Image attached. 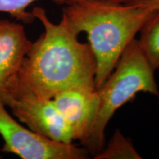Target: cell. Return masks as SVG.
I'll list each match as a JSON object with an SVG mask.
<instances>
[{
    "label": "cell",
    "mask_w": 159,
    "mask_h": 159,
    "mask_svg": "<svg viewBox=\"0 0 159 159\" xmlns=\"http://www.w3.org/2000/svg\"><path fill=\"white\" fill-rule=\"evenodd\" d=\"M32 13L42 24L44 32L32 43L13 95L49 99L66 89H96V61L89 43L79 41V35L63 15L55 24L43 7H34Z\"/></svg>",
    "instance_id": "obj_1"
},
{
    "label": "cell",
    "mask_w": 159,
    "mask_h": 159,
    "mask_svg": "<svg viewBox=\"0 0 159 159\" xmlns=\"http://www.w3.org/2000/svg\"><path fill=\"white\" fill-rule=\"evenodd\" d=\"M66 5L63 15L70 27L77 34L87 35L96 61L94 83L97 90L153 11L133 2L85 1Z\"/></svg>",
    "instance_id": "obj_2"
},
{
    "label": "cell",
    "mask_w": 159,
    "mask_h": 159,
    "mask_svg": "<svg viewBox=\"0 0 159 159\" xmlns=\"http://www.w3.org/2000/svg\"><path fill=\"white\" fill-rule=\"evenodd\" d=\"M152 69L141 50L138 40L129 43L102 87L97 89L99 107L88 134L80 142L95 156L104 148L105 131L116 111L138 93L159 97V90Z\"/></svg>",
    "instance_id": "obj_3"
},
{
    "label": "cell",
    "mask_w": 159,
    "mask_h": 159,
    "mask_svg": "<svg viewBox=\"0 0 159 159\" xmlns=\"http://www.w3.org/2000/svg\"><path fill=\"white\" fill-rule=\"evenodd\" d=\"M0 103V135L4 140L1 152L13 153L22 159H86L85 148L57 142L25 128Z\"/></svg>",
    "instance_id": "obj_4"
},
{
    "label": "cell",
    "mask_w": 159,
    "mask_h": 159,
    "mask_svg": "<svg viewBox=\"0 0 159 159\" xmlns=\"http://www.w3.org/2000/svg\"><path fill=\"white\" fill-rule=\"evenodd\" d=\"M6 106L29 129L57 142L75 141L72 130L55 106L52 99H41L30 94H15Z\"/></svg>",
    "instance_id": "obj_5"
},
{
    "label": "cell",
    "mask_w": 159,
    "mask_h": 159,
    "mask_svg": "<svg viewBox=\"0 0 159 159\" xmlns=\"http://www.w3.org/2000/svg\"><path fill=\"white\" fill-rule=\"evenodd\" d=\"M32 43L21 24L0 20V103L6 106Z\"/></svg>",
    "instance_id": "obj_6"
},
{
    "label": "cell",
    "mask_w": 159,
    "mask_h": 159,
    "mask_svg": "<svg viewBox=\"0 0 159 159\" xmlns=\"http://www.w3.org/2000/svg\"><path fill=\"white\" fill-rule=\"evenodd\" d=\"M54 103L75 135V140H83L96 117L99 95L96 89L72 88L57 94Z\"/></svg>",
    "instance_id": "obj_7"
},
{
    "label": "cell",
    "mask_w": 159,
    "mask_h": 159,
    "mask_svg": "<svg viewBox=\"0 0 159 159\" xmlns=\"http://www.w3.org/2000/svg\"><path fill=\"white\" fill-rule=\"evenodd\" d=\"M139 33L143 55L154 71L159 69V10L151 13Z\"/></svg>",
    "instance_id": "obj_8"
},
{
    "label": "cell",
    "mask_w": 159,
    "mask_h": 159,
    "mask_svg": "<svg viewBox=\"0 0 159 159\" xmlns=\"http://www.w3.org/2000/svg\"><path fill=\"white\" fill-rule=\"evenodd\" d=\"M94 158L95 159H141L142 157L135 149L130 139L116 129L107 146Z\"/></svg>",
    "instance_id": "obj_9"
},
{
    "label": "cell",
    "mask_w": 159,
    "mask_h": 159,
    "mask_svg": "<svg viewBox=\"0 0 159 159\" xmlns=\"http://www.w3.org/2000/svg\"><path fill=\"white\" fill-rule=\"evenodd\" d=\"M39 0H0V13H7L17 21L25 24L32 23L35 19L32 12L27 8ZM57 5H64V0H49Z\"/></svg>",
    "instance_id": "obj_10"
},
{
    "label": "cell",
    "mask_w": 159,
    "mask_h": 159,
    "mask_svg": "<svg viewBox=\"0 0 159 159\" xmlns=\"http://www.w3.org/2000/svg\"><path fill=\"white\" fill-rule=\"evenodd\" d=\"M132 2L150 11H155L159 10V0H133Z\"/></svg>",
    "instance_id": "obj_11"
},
{
    "label": "cell",
    "mask_w": 159,
    "mask_h": 159,
    "mask_svg": "<svg viewBox=\"0 0 159 159\" xmlns=\"http://www.w3.org/2000/svg\"><path fill=\"white\" fill-rule=\"evenodd\" d=\"M85 1H104V2H111L116 3H128L132 2L133 0H64L66 5H70V4Z\"/></svg>",
    "instance_id": "obj_12"
}]
</instances>
